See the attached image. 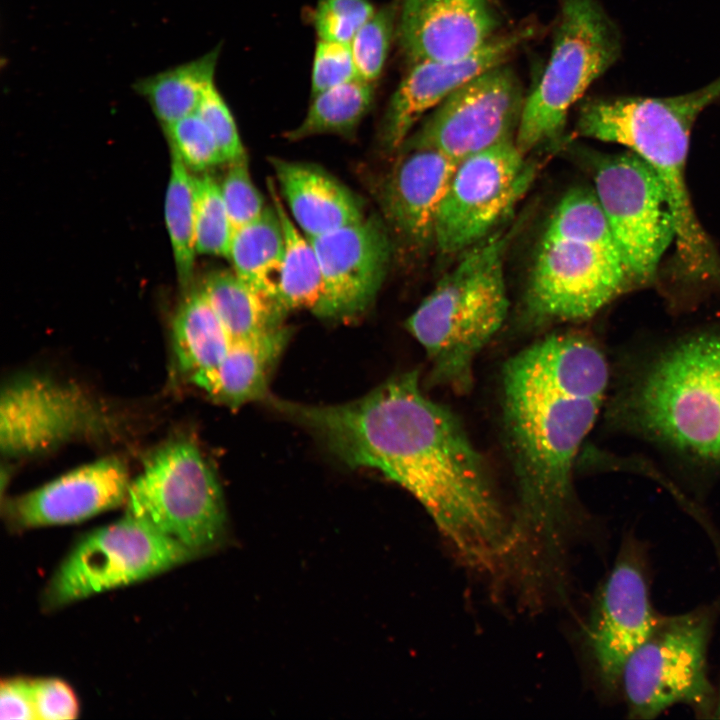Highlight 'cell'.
Returning a JSON list of instances; mask_svg holds the SVG:
<instances>
[{"label":"cell","mask_w":720,"mask_h":720,"mask_svg":"<svg viewBox=\"0 0 720 720\" xmlns=\"http://www.w3.org/2000/svg\"><path fill=\"white\" fill-rule=\"evenodd\" d=\"M285 414L345 465L407 490L472 567L492 571L518 551L485 458L456 414L424 393L417 370L342 404L290 401Z\"/></svg>","instance_id":"1"},{"label":"cell","mask_w":720,"mask_h":720,"mask_svg":"<svg viewBox=\"0 0 720 720\" xmlns=\"http://www.w3.org/2000/svg\"><path fill=\"white\" fill-rule=\"evenodd\" d=\"M611 369L592 337L545 335L504 364L500 411L518 497L521 546L530 536L558 545L573 507V468L608 396Z\"/></svg>","instance_id":"2"},{"label":"cell","mask_w":720,"mask_h":720,"mask_svg":"<svg viewBox=\"0 0 720 720\" xmlns=\"http://www.w3.org/2000/svg\"><path fill=\"white\" fill-rule=\"evenodd\" d=\"M605 416L614 429L691 467L720 472V328L686 333L631 363L613 388Z\"/></svg>","instance_id":"3"},{"label":"cell","mask_w":720,"mask_h":720,"mask_svg":"<svg viewBox=\"0 0 720 720\" xmlns=\"http://www.w3.org/2000/svg\"><path fill=\"white\" fill-rule=\"evenodd\" d=\"M720 99V76L692 92L672 97L595 98L585 102L578 135L627 147L655 171L675 223V269L688 283L720 287V257L694 210L686 163L692 127Z\"/></svg>","instance_id":"4"},{"label":"cell","mask_w":720,"mask_h":720,"mask_svg":"<svg viewBox=\"0 0 720 720\" xmlns=\"http://www.w3.org/2000/svg\"><path fill=\"white\" fill-rule=\"evenodd\" d=\"M633 284L594 188L570 189L538 245L525 296L531 328L582 322Z\"/></svg>","instance_id":"5"},{"label":"cell","mask_w":720,"mask_h":720,"mask_svg":"<svg viewBox=\"0 0 720 720\" xmlns=\"http://www.w3.org/2000/svg\"><path fill=\"white\" fill-rule=\"evenodd\" d=\"M509 234L494 231L465 251L406 320L430 363L429 384L465 394L480 352L509 311L504 256Z\"/></svg>","instance_id":"6"},{"label":"cell","mask_w":720,"mask_h":720,"mask_svg":"<svg viewBox=\"0 0 720 720\" xmlns=\"http://www.w3.org/2000/svg\"><path fill=\"white\" fill-rule=\"evenodd\" d=\"M620 31L598 0H559L552 50L526 96L515 143L528 155L559 138L573 105L619 58Z\"/></svg>","instance_id":"7"},{"label":"cell","mask_w":720,"mask_h":720,"mask_svg":"<svg viewBox=\"0 0 720 720\" xmlns=\"http://www.w3.org/2000/svg\"><path fill=\"white\" fill-rule=\"evenodd\" d=\"M718 611L713 603L660 615L622 671L620 691L629 718L654 719L675 705L713 718L717 688L708 674V649Z\"/></svg>","instance_id":"8"},{"label":"cell","mask_w":720,"mask_h":720,"mask_svg":"<svg viewBox=\"0 0 720 720\" xmlns=\"http://www.w3.org/2000/svg\"><path fill=\"white\" fill-rule=\"evenodd\" d=\"M126 514L140 518L195 556L214 549L226 530V511L215 473L198 446L170 440L145 459L131 481Z\"/></svg>","instance_id":"9"},{"label":"cell","mask_w":720,"mask_h":720,"mask_svg":"<svg viewBox=\"0 0 720 720\" xmlns=\"http://www.w3.org/2000/svg\"><path fill=\"white\" fill-rule=\"evenodd\" d=\"M196 556L150 523L126 514L73 547L50 580L44 601L59 607L159 574Z\"/></svg>","instance_id":"10"},{"label":"cell","mask_w":720,"mask_h":720,"mask_svg":"<svg viewBox=\"0 0 720 720\" xmlns=\"http://www.w3.org/2000/svg\"><path fill=\"white\" fill-rule=\"evenodd\" d=\"M594 190L632 283L651 282L675 240V223L663 184L633 151L594 159Z\"/></svg>","instance_id":"11"},{"label":"cell","mask_w":720,"mask_h":720,"mask_svg":"<svg viewBox=\"0 0 720 720\" xmlns=\"http://www.w3.org/2000/svg\"><path fill=\"white\" fill-rule=\"evenodd\" d=\"M536 167L515 139L462 158L441 203L435 245L443 254L468 250L490 234L528 191Z\"/></svg>","instance_id":"12"},{"label":"cell","mask_w":720,"mask_h":720,"mask_svg":"<svg viewBox=\"0 0 720 720\" xmlns=\"http://www.w3.org/2000/svg\"><path fill=\"white\" fill-rule=\"evenodd\" d=\"M659 617L651 599L648 546L627 535L597 591L586 628V645L605 691H620L626 661Z\"/></svg>","instance_id":"13"},{"label":"cell","mask_w":720,"mask_h":720,"mask_svg":"<svg viewBox=\"0 0 720 720\" xmlns=\"http://www.w3.org/2000/svg\"><path fill=\"white\" fill-rule=\"evenodd\" d=\"M112 425L111 414L90 394L48 376H18L1 391L0 448L7 458L36 456Z\"/></svg>","instance_id":"14"},{"label":"cell","mask_w":720,"mask_h":720,"mask_svg":"<svg viewBox=\"0 0 720 720\" xmlns=\"http://www.w3.org/2000/svg\"><path fill=\"white\" fill-rule=\"evenodd\" d=\"M525 99L516 72L500 64L450 94L407 139L461 160L515 139Z\"/></svg>","instance_id":"15"},{"label":"cell","mask_w":720,"mask_h":720,"mask_svg":"<svg viewBox=\"0 0 720 720\" xmlns=\"http://www.w3.org/2000/svg\"><path fill=\"white\" fill-rule=\"evenodd\" d=\"M323 278L321 300L313 312L322 319L351 320L373 303L390 263L392 242L376 216L309 238Z\"/></svg>","instance_id":"16"},{"label":"cell","mask_w":720,"mask_h":720,"mask_svg":"<svg viewBox=\"0 0 720 720\" xmlns=\"http://www.w3.org/2000/svg\"><path fill=\"white\" fill-rule=\"evenodd\" d=\"M536 32L535 24H521L501 32L468 56L413 63L385 110L380 128L384 147L390 152H397L426 112L436 108L474 77L507 63L514 52Z\"/></svg>","instance_id":"17"},{"label":"cell","mask_w":720,"mask_h":720,"mask_svg":"<svg viewBox=\"0 0 720 720\" xmlns=\"http://www.w3.org/2000/svg\"><path fill=\"white\" fill-rule=\"evenodd\" d=\"M502 28L497 0H399L396 34L411 64L468 56Z\"/></svg>","instance_id":"18"},{"label":"cell","mask_w":720,"mask_h":720,"mask_svg":"<svg viewBox=\"0 0 720 720\" xmlns=\"http://www.w3.org/2000/svg\"><path fill=\"white\" fill-rule=\"evenodd\" d=\"M382 190L385 218L395 235L413 249L435 243L438 212L460 160L407 139Z\"/></svg>","instance_id":"19"},{"label":"cell","mask_w":720,"mask_h":720,"mask_svg":"<svg viewBox=\"0 0 720 720\" xmlns=\"http://www.w3.org/2000/svg\"><path fill=\"white\" fill-rule=\"evenodd\" d=\"M130 483L119 459L103 458L9 499L6 517L22 529L83 521L125 503Z\"/></svg>","instance_id":"20"},{"label":"cell","mask_w":720,"mask_h":720,"mask_svg":"<svg viewBox=\"0 0 720 720\" xmlns=\"http://www.w3.org/2000/svg\"><path fill=\"white\" fill-rule=\"evenodd\" d=\"M271 163L291 218L308 238L321 236L364 217L356 196L323 169L277 158Z\"/></svg>","instance_id":"21"},{"label":"cell","mask_w":720,"mask_h":720,"mask_svg":"<svg viewBox=\"0 0 720 720\" xmlns=\"http://www.w3.org/2000/svg\"><path fill=\"white\" fill-rule=\"evenodd\" d=\"M291 331L281 326L269 332L233 340L225 356L212 371L192 384L215 402L239 408L253 401H265L270 395L269 381Z\"/></svg>","instance_id":"22"},{"label":"cell","mask_w":720,"mask_h":720,"mask_svg":"<svg viewBox=\"0 0 720 720\" xmlns=\"http://www.w3.org/2000/svg\"><path fill=\"white\" fill-rule=\"evenodd\" d=\"M231 342L204 290L191 292L180 304L172 326L178 371L193 383L218 366Z\"/></svg>","instance_id":"23"},{"label":"cell","mask_w":720,"mask_h":720,"mask_svg":"<svg viewBox=\"0 0 720 720\" xmlns=\"http://www.w3.org/2000/svg\"><path fill=\"white\" fill-rule=\"evenodd\" d=\"M220 48L186 63L138 79L133 89L150 105L162 126L196 113L206 91L215 84Z\"/></svg>","instance_id":"24"},{"label":"cell","mask_w":720,"mask_h":720,"mask_svg":"<svg viewBox=\"0 0 720 720\" xmlns=\"http://www.w3.org/2000/svg\"><path fill=\"white\" fill-rule=\"evenodd\" d=\"M202 289L232 341L284 325L287 313L280 304L244 282L234 272H213Z\"/></svg>","instance_id":"25"},{"label":"cell","mask_w":720,"mask_h":720,"mask_svg":"<svg viewBox=\"0 0 720 720\" xmlns=\"http://www.w3.org/2000/svg\"><path fill=\"white\" fill-rule=\"evenodd\" d=\"M284 249L283 226L272 205L233 232L228 258L240 279L278 302L277 279Z\"/></svg>","instance_id":"26"},{"label":"cell","mask_w":720,"mask_h":720,"mask_svg":"<svg viewBox=\"0 0 720 720\" xmlns=\"http://www.w3.org/2000/svg\"><path fill=\"white\" fill-rule=\"evenodd\" d=\"M285 237V249L277 279V300L288 313L295 309L314 312L322 292L323 278L312 241L298 228L285 210L273 180L268 182Z\"/></svg>","instance_id":"27"},{"label":"cell","mask_w":720,"mask_h":720,"mask_svg":"<svg viewBox=\"0 0 720 720\" xmlns=\"http://www.w3.org/2000/svg\"><path fill=\"white\" fill-rule=\"evenodd\" d=\"M302 122L286 134L301 140L322 134L351 135L370 110L373 82L355 78L316 94Z\"/></svg>","instance_id":"28"},{"label":"cell","mask_w":720,"mask_h":720,"mask_svg":"<svg viewBox=\"0 0 720 720\" xmlns=\"http://www.w3.org/2000/svg\"><path fill=\"white\" fill-rule=\"evenodd\" d=\"M165 221L180 282L186 285L193 271L196 220V177L172 152L170 180L165 197Z\"/></svg>","instance_id":"29"},{"label":"cell","mask_w":720,"mask_h":720,"mask_svg":"<svg viewBox=\"0 0 720 720\" xmlns=\"http://www.w3.org/2000/svg\"><path fill=\"white\" fill-rule=\"evenodd\" d=\"M232 235L220 185L209 175L196 177V252L228 258Z\"/></svg>","instance_id":"30"},{"label":"cell","mask_w":720,"mask_h":720,"mask_svg":"<svg viewBox=\"0 0 720 720\" xmlns=\"http://www.w3.org/2000/svg\"><path fill=\"white\" fill-rule=\"evenodd\" d=\"M398 16L399 0H395L376 10L351 40L358 78L373 82L381 75L397 32Z\"/></svg>","instance_id":"31"},{"label":"cell","mask_w":720,"mask_h":720,"mask_svg":"<svg viewBox=\"0 0 720 720\" xmlns=\"http://www.w3.org/2000/svg\"><path fill=\"white\" fill-rule=\"evenodd\" d=\"M163 128L172 152L188 169L201 171L224 162L212 131L197 113Z\"/></svg>","instance_id":"32"},{"label":"cell","mask_w":720,"mask_h":720,"mask_svg":"<svg viewBox=\"0 0 720 720\" xmlns=\"http://www.w3.org/2000/svg\"><path fill=\"white\" fill-rule=\"evenodd\" d=\"M229 164L220 189L234 232L258 218L267 206L252 181L247 156L244 155Z\"/></svg>","instance_id":"33"},{"label":"cell","mask_w":720,"mask_h":720,"mask_svg":"<svg viewBox=\"0 0 720 720\" xmlns=\"http://www.w3.org/2000/svg\"><path fill=\"white\" fill-rule=\"evenodd\" d=\"M374 12L370 0H318L312 23L319 39L350 43Z\"/></svg>","instance_id":"34"},{"label":"cell","mask_w":720,"mask_h":720,"mask_svg":"<svg viewBox=\"0 0 720 720\" xmlns=\"http://www.w3.org/2000/svg\"><path fill=\"white\" fill-rule=\"evenodd\" d=\"M358 78L350 43L318 39L311 75L312 96Z\"/></svg>","instance_id":"35"},{"label":"cell","mask_w":720,"mask_h":720,"mask_svg":"<svg viewBox=\"0 0 720 720\" xmlns=\"http://www.w3.org/2000/svg\"><path fill=\"white\" fill-rule=\"evenodd\" d=\"M196 113L212 131L224 162L246 155L234 117L215 84L206 91Z\"/></svg>","instance_id":"36"},{"label":"cell","mask_w":720,"mask_h":720,"mask_svg":"<svg viewBox=\"0 0 720 720\" xmlns=\"http://www.w3.org/2000/svg\"><path fill=\"white\" fill-rule=\"evenodd\" d=\"M37 719L66 720L78 716L79 706L71 687L59 679L31 680Z\"/></svg>","instance_id":"37"},{"label":"cell","mask_w":720,"mask_h":720,"mask_svg":"<svg viewBox=\"0 0 720 720\" xmlns=\"http://www.w3.org/2000/svg\"><path fill=\"white\" fill-rule=\"evenodd\" d=\"M0 718L8 720H36L31 680H3L0 688Z\"/></svg>","instance_id":"38"},{"label":"cell","mask_w":720,"mask_h":720,"mask_svg":"<svg viewBox=\"0 0 720 720\" xmlns=\"http://www.w3.org/2000/svg\"><path fill=\"white\" fill-rule=\"evenodd\" d=\"M713 718H720V685L717 688L716 706Z\"/></svg>","instance_id":"39"}]
</instances>
